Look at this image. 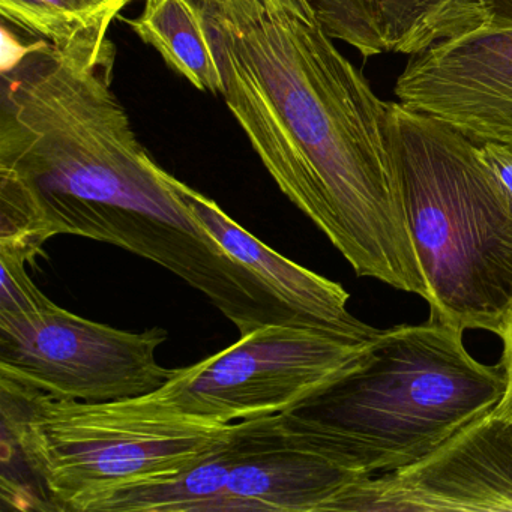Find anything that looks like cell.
<instances>
[{
	"label": "cell",
	"instance_id": "cell-9",
	"mask_svg": "<svg viewBox=\"0 0 512 512\" xmlns=\"http://www.w3.org/2000/svg\"><path fill=\"white\" fill-rule=\"evenodd\" d=\"M235 439L238 457L215 512H329L370 476L332 458L296 412L236 422Z\"/></svg>",
	"mask_w": 512,
	"mask_h": 512
},
{
	"label": "cell",
	"instance_id": "cell-8",
	"mask_svg": "<svg viewBox=\"0 0 512 512\" xmlns=\"http://www.w3.org/2000/svg\"><path fill=\"white\" fill-rule=\"evenodd\" d=\"M394 92L473 142L512 145V28L484 26L412 56Z\"/></svg>",
	"mask_w": 512,
	"mask_h": 512
},
{
	"label": "cell",
	"instance_id": "cell-13",
	"mask_svg": "<svg viewBox=\"0 0 512 512\" xmlns=\"http://www.w3.org/2000/svg\"><path fill=\"white\" fill-rule=\"evenodd\" d=\"M128 25L194 88L221 95L223 79L197 0H145L140 16Z\"/></svg>",
	"mask_w": 512,
	"mask_h": 512
},
{
	"label": "cell",
	"instance_id": "cell-11",
	"mask_svg": "<svg viewBox=\"0 0 512 512\" xmlns=\"http://www.w3.org/2000/svg\"><path fill=\"white\" fill-rule=\"evenodd\" d=\"M332 40L364 58L415 56L484 28L478 0H307Z\"/></svg>",
	"mask_w": 512,
	"mask_h": 512
},
{
	"label": "cell",
	"instance_id": "cell-12",
	"mask_svg": "<svg viewBox=\"0 0 512 512\" xmlns=\"http://www.w3.org/2000/svg\"><path fill=\"white\" fill-rule=\"evenodd\" d=\"M136 0H0V14L28 34L88 64L115 62L113 20Z\"/></svg>",
	"mask_w": 512,
	"mask_h": 512
},
{
	"label": "cell",
	"instance_id": "cell-7",
	"mask_svg": "<svg viewBox=\"0 0 512 512\" xmlns=\"http://www.w3.org/2000/svg\"><path fill=\"white\" fill-rule=\"evenodd\" d=\"M331 511L512 512V419H475L418 463L356 482Z\"/></svg>",
	"mask_w": 512,
	"mask_h": 512
},
{
	"label": "cell",
	"instance_id": "cell-15",
	"mask_svg": "<svg viewBox=\"0 0 512 512\" xmlns=\"http://www.w3.org/2000/svg\"><path fill=\"white\" fill-rule=\"evenodd\" d=\"M482 158L488 164L500 184L512 197V145L505 143H478Z\"/></svg>",
	"mask_w": 512,
	"mask_h": 512
},
{
	"label": "cell",
	"instance_id": "cell-5",
	"mask_svg": "<svg viewBox=\"0 0 512 512\" xmlns=\"http://www.w3.org/2000/svg\"><path fill=\"white\" fill-rule=\"evenodd\" d=\"M163 328L121 331L58 307L0 313V385L65 400L103 403L142 397L175 370L157 361Z\"/></svg>",
	"mask_w": 512,
	"mask_h": 512
},
{
	"label": "cell",
	"instance_id": "cell-14",
	"mask_svg": "<svg viewBox=\"0 0 512 512\" xmlns=\"http://www.w3.org/2000/svg\"><path fill=\"white\" fill-rule=\"evenodd\" d=\"M26 260L20 257L0 256L2 266V292L0 313L29 314L50 307V301L29 278Z\"/></svg>",
	"mask_w": 512,
	"mask_h": 512
},
{
	"label": "cell",
	"instance_id": "cell-4",
	"mask_svg": "<svg viewBox=\"0 0 512 512\" xmlns=\"http://www.w3.org/2000/svg\"><path fill=\"white\" fill-rule=\"evenodd\" d=\"M0 389L4 431L58 511L95 512L119 491L173 478L233 428L188 415L157 391L86 403Z\"/></svg>",
	"mask_w": 512,
	"mask_h": 512
},
{
	"label": "cell",
	"instance_id": "cell-16",
	"mask_svg": "<svg viewBox=\"0 0 512 512\" xmlns=\"http://www.w3.org/2000/svg\"><path fill=\"white\" fill-rule=\"evenodd\" d=\"M503 358L502 364L505 367L506 379H508V388H506L505 397L502 398L496 409L493 410L497 415L512 419V308L506 317L505 326H503Z\"/></svg>",
	"mask_w": 512,
	"mask_h": 512
},
{
	"label": "cell",
	"instance_id": "cell-10",
	"mask_svg": "<svg viewBox=\"0 0 512 512\" xmlns=\"http://www.w3.org/2000/svg\"><path fill=\"white\" fill-rule=\"evenodd\" d=\"M176 190L197 220L224 250L253 272L283 310L298 325L364 344L380 334L347 310L349 293L334 281L308 271L263 244L229 217L214 200L175 178Z\"/></svg>",
	"mask_w": 512,
	"mask_h": 512
},
{
	"label": "cell",
	"instance_id": "cell-2",
	"mask_svg": "<svg viewBox=\"0 0 512 512\" xmlns=\"http://www.w3.org/2000/svg\"><path fill=\"white\" fill-rule=\"evenodd\" d=\"M505 367L481 364L463 331L431 319L380 331L325 389L298 410L332 458L371 475L428 457L496 409Z\"/></svg>",
	"mask_w": 512,
	"mask_h": 512
},
{
	"label": "cell",
	"instance_id": "cell-3",
	"mask_svg": "<svg viewBox=\"0 0 512 512\" xmlns=\"http://www.w3.org/2000/svg\"><path fill=\"white\" fill-rule=\"evenodd\" d=\"M389 134L407 230L431 319L500 335L512 308V197L479 145L389 103Z\"/></svg>",
	"mask_w": 512,
	"mask_h": 512
},
{
	"label": "cell",
	"instance_id": "cell-1",
	"mask_svg": "<svg viewBox=\"0 0 512 512\" xmlns=\"http://www.w3.org/2000/svg\"><path fill=\"white\" fill-rule=\"evenodd\" d=\"M221 97L281 193L371 277L427 301L398 194L389 103L307 0H197Z\"/></svg>",
	"mask_w": 512,
	"mask_h": 512
},
{
	"label": "cell",
	"instance_id": "cell-6",
	"mask_svg": "<svg viewBox=\"0 0 512 512\" xmlns=\"http://www.w3.org/2000/svg\"><path fill=\"white\" fill-rule=\"evenodd\" d=\"M364 344L308 326L268 323L215 355L175 368L157 392L182 412L221 424L295 412Z\"/></svg>",
	"mask_w": 512,
	"mask_h": 512
},
{
	"label": "cell",
	"instance_id": "cell-17",
	"mask_svg": "<svg viewBox=\"0 0 512 512\" xmlns=\"http://www.w3.org/2000/svg\"><path fill=\"white\" fill-rule=\"evenodd\" d=\"M485 26L488 28H512V0H478Z\"/></svg>",
	"mask_w": 512,
	"mask_h": 512
}]
</instances>
